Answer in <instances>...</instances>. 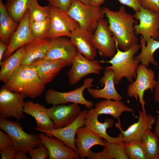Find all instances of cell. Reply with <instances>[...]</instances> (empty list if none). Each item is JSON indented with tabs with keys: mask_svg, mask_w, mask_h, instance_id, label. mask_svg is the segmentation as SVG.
Segmentation results:
<instances>
[{
	"mask_svg": "<svg viewBox=\"0 0 159 159\" xmlns=\"http://www.w3.org/2000/svg\"><path fill=\"white\" fill-rule=\"evenodd\" d=\"M102 11L107 19L109 27L119 48L125 51L138 44L139 40L135 32L134 25L138 21L133 15L127 13L124 6L117 11L103 7Z\"/></svg>",
	"mask_w": 159,
	"mask_h": 159,
	"instance_id": "6da1fadb",
	"label": "cell"
},
{
	"mask_svg": "<svg viewBox=\"0 0 159 159\" xmlns=\"http://www.w3.org/2000/svg\"><path fill=\"white\" fill-rule=\"evenodd\" d=\"M45 86L36 69L31 64L21 65L4 86L11 92L34 99L42 94Z\"/></svg>",
	"mask_w": 159,
	"mask_h": 159,
	"instance_id": "7a4b0ae2",
	"label": "cell"
},
{
	"mask_svg": "<svg viewBox=\"0 0 159 159\" xmlns=\"http://www.w3.org/2000/svg\"><path fill=\"white\" fill-rule=\"evenodd\" d=\"M117 52L114 56L108 61L101 60L100 63H108L111 66L107 67L112 71L114 74V82L118 85L122 79L125 77L130 83L136 77V70L140 63V61L135 59L134 55L141 48L140 45L136 44L125 51L120 50L115 41Z\"/></svg>",
	"mask_w": 159,
	"mask_h": 159,
	"instance_id": "3957f363",
	"label": "cell"
},
{
	"mask_svg": "<svg viewBox=\"0 0 159 159\" xmlns=\"http://www.w3.org/2000/svg\"><path fill=\"white\" fill-rule=\"evenodd\" d=\"M0 128L10 136L17 151L26 153L37 148L42 143L39 135L26 133L18 121H12L0 117Z\"/></svg>",
	"mask_w": 159,
	"mask_h": 159,
	"instance_id": "277c9868",
	"label": "cell"
},
{
	"mask_svg": "<svg viewBox=\"0 0 159 159\" xmlns=\"http://www.w3.org/2000/svg\"><path fill=\"white\" fill-rule=\"evenodd\" d=\"M67 14L76 21L80 27L93 33L99 21L104 18L102 8L85 5L79 0H72Z\"/></svg>",
	"mask_w": 159,
	"mask_h": 159,
	"instance_id": "5b68a950",
	"label": "cell"
},
{
	"mask_svg": "<svg viewBox=\"0 0 159 159\" xmlns=\"http://www.w3.org/2000/svg\"><path fill=\"white\" fill-rule=\"evenodd\" d=\"M94 79L88 78L84 80L82 85L72 90L67 92H60L52 89H49L45 93L44 99L48 104L56 105L66 104L69 102L85 105L87 109L93 107L94 104L86 100L83 95L84 91L93 87Z\"/></svg>",
	"mask_w": 159,
	"mask_h": 159,
	"instance_id": "8992f818",
	"label": "cell"
},
{
	"mask_svg": "<svg viewBox=\"0 0 159 159\" xmlns=\"http://www.w3.org/2000/svg\"><path fill=\"white\" fill-rule=\"evenodd\" d=\"M136 72L137 76L135 80L130 83L127 87V94L130 97L138 96L142 110L145 112L144 93L146 90H150L153 92L154 89L156 82L155 80V72L140 64L139 65Z\"/></svg>",
	"mask_w": 159,
	"mask_h": 159,
	"instance_id": "52a82bcc",
	"label": "cell"
},
{
	"mask_svg": "<svg viewBox=\"0 0 159 159\" xmlns=\"http://www.w3.org/2000/svg\"><path fill=\"white\" fill-rule=\"evenodd\" d=\"M112 34L108 20L102 19L99 21L91 40L93 47L101 55L111 58L117 52L115 38Z\"/></svg>",
	"mask_w": 159,
	"mask_h": 159,
	"instance_id": "ba28073f",
	"label": "cell"
},
{
	"mask_svg": "<svg viewBox=\"0 0 159 159\" xmlns=\"http://www.w3.org/2000/svg\"><path fill=\"white\" fill-rule=\"evenodd\" d=\"M25 97L22 93L11 92L2 86L0 90V117H12L19 121L24 119Z\"/></svg>",
	"mask_w": 159,
	"mask_h": 159,
	"instance_id": "9c48e42d",
	"label": "cell"
},
{
	"mask_svg": "<svg viewBox=\"0 0 159 159\" xmlns=\"http://www.w3.org/2000/svg\"><path fill=\"white\" fill-rule=\"evenodd\" d=\"M133 16L139 21V24L134 26L136 34H140L145 42L151 38L159 40V13L141 7Z\"/></svg>",
	"mask_w": 159,
	"mask_h": 159,
	"instance_id": "30bf717a",
	"label": "cell"
},
{
	"mask_svg": "<svg viewBox=\"0 0 159 159\" xmlns=\"http://www.w3.org/2000/svg\"><path fill=\"white\" fill-rule=\"evenodd\" d=\"M78 51L70 38L61 36L51 39L46 55L43 59L65 61L71 66Z\"/></svg>",
	"mask_w": 159,
	"mask_h": 159,
	"instance_id": "8fae6325",
	"label": "cell"
},
{
	"mask_svg": "<svg viewBox=\"0 0 159 159\" xmlns=\"http://www.w3.org/2000/svg\"><path fill=\"white\" fill-rule=\"evenodd\" d=\"M49 6L50 26L48 39H52L61 36L69 38L72 32L79 26L78 24L63 12L48 4Z\"/></svg>",
	"mask_w": 159,
	"mask_h": 159,
	"instance_id": "7c38bea8",
	"label": "cell"
},
{
	"mask_svg": "<svg viewBox=\"0 0 159 159\" xmlns=\"http://www.w3.org/2000/svg\"><path fill=\"white\" fill-rule=\"evenodd\" d=\"M138 112V121L130 125L125 130H123L121 127L120 118L115 123L116 127L119 129L123 136L124 143L141 141L147 132L152 129L156 122L155 118L146 112L139 110Z\"/></svg>",
	"mask_w": 159,
	"mask_h": 159,
	"instance_id": "4fadbf2b",
	"label": "cell"
},
{
	"mask_svg": "<svg viewBox=\"0 0 159 159\" xmlns=\"http://www.w3.org/2000/svg\"><path fill=\"white\" fill-rule=\"evenodd\" d=\"M99 63L97 61L87 59L78 52L67 72L69 83L74 85L89 74H99L103 69Z\"/></svg>",
	"mask_w": 159,
	"mask_h": 159,
	"instance_id": "5bb4252c",
	"label": "cell"
},
{
	"mask_svg": "<svg viewBox=\"0 0 159 159\" xmlns=\"http://www.w3.org/2000/svg\"><path fill=\"white\" fill-rule=\"evenodd\" d=\"M87 111H81L77 118L72 123L63 127L50 130H42L49 137H54L62 141L67 146L77 152V149L74 142L75 137L78 130L85 125V121ZM78 153V152H77Z\"/></svg>",
	"mask_w": 159,
	"mask_h": 159,
	"instance_id": "9a60e30c",
	"label": "cell"
},
{
	"mask_svg": "<svg viewBox=\"0 0 159 159\" xmlns=\"http://www.w3.org/2000/svg\"><path fill=\"white\" fill-rule=\"evenodd\" d=\"M98 116L94 108H92L87 111L85 121V126L92 132L110 143L118 144L123 142V137L121 133L119 134L117 137H113L107 133V129L113 127V120L107 118L104 122H100L98 119Z\"/></svg>",
	"mask_w": 159,
	"mask_h": 159,
	"instance_id": "2e32d148",
	"label": "cell"
},
{
	"mask_svg": "<svg viewBox=\"0 0 159 159\" xmlns=\"http://www.w3.org/2000/svg\"><path fill=\"white\" fill-rule=\"evenodd\" d=\"M81 112L79 104L73 103L69 105H53L47 108V113L56 129L71 124L78 117Z\"/></svg>",
	"mask_w": 159,
	"mask_h": 159,
	"instance_id": "e0dca14e",
	"label": "cell"
},
{
	"mask_svg": "<svg viewBox=\"0 0 159 159\" xmlns=\"http://www.w3.org/2000/svg\"><path fill=\"white\" fill-rule=\"evenodd\" d=\"M29 9L19 23L18 26L12 35L3 59L8 57L15 51L34 40L31 31L29 21Z\"/></svg>",
	"mask_w": 159,
	"mask_h": 159,
	"instance_id": "ac0fdd59",
	"label": "cell"
},
{
	"mask_svg": "<svg viewBox=\"0 0 159 159\" xmlns=\"http://www.w3.org/2000/svg\"><path fill=\"white\" fill-rule=\"evenodd\" d=\"M42 143L47 148L49 159L79 158L77 152L67 146L61 140L53 137H50L43 133L39 134Z\"/></svg>",
	"mask_w": 159,
	"mask_h": 159,
	"instance_id": "d6986e66",
	"label": "cell"
},
{
	"mask_svg": "<svg viewBox=\"0 0 159 159\" xmlns=\"http://www.w3.org/2000/svg\"><path fill=\"white\" fill-rule=\"evenodd\" d=\"M100 83L104 85L102 89L90 87L87 91L90 95L95 98H102L106 100H122V97L116 90L114 82V74L107 67L105 68L103 75L99 80Z\"/></svg>",
	"mask_w": 159,
	"mask_h": 159,
	"instance_id": "ffe728a7",
	"label": "cell"
},
{
	"mask_svg": "<svg viewBox=\"0 0 159 159\" xmlns=\"http://www.w3.org/2000/svg\"><path fill=\"white\" fill-rule=\"evenodd\" d=\"M76 134L74 142L81 159L88 158L90 149L94 146L99 145L105 147L106 146L102 137L92 132L85 126L80 127Z\"/></svg>",
	"mask_w": 159,
	"mask_h": 159,
	"instance_id": "44dd1931",
	"label": "cell"
},
{
	"mask_svg": "<svg viewBox=\"0 0 159 159\" xmlns=\"http://www.w3.org/2000/svg\"><path fill=\"white\" fill-rule=\"evenodd\" d=\"M93 34L79 26L72 32L69 38L78 52L90 60H94L97 55L91 42Z\"/></svg>",
	"mask_w": 159,
	"mask_h": 159,
	"instance_id": "7402d4cb",
	"label": "cell"
},
{
	"mask_svg": "<svg viewBox=\"0 0 159 159\" xmlns=\"http://www.w3.org/2000/svg\"><path fill=\"white\" fill-rule=\"evenodd\" d=\"M23 112L33 117L36 122V127L34 129L40 131L55 129L53 121L47 112V108L44 106L30 101L25 102Z\"/></svg>",
	"mask_w": 159,
	"mask_h": 159,
	"instance_id": "603a6c76",
	"label": "cell"
},
{
	"mask_svg": "<svg viewBox=\"0 0 159 159\" xmlns=\"http://www.w3.org/2000/svg\"><path fill=\"white\" fill-rule=\"evenodd\" d=\"M51 40L49 39H36L24 45V54L21 65H31L37 61L43 59Z\"/></svg>",
	"mask_w": 159,
	"mask_h": 159,
	"instance_id": "cb8c5ba5",
	"label": "cell"
},
{
	"mask_svg": "<svg viewBox=\"0 0 159 159\" xmlns=\"http://www.w3.org/2000/svg\"><path fill=\"white\" fill-rule=\"evenodd\" d=\"M32 65L45 85L52 81L62 69L67 66L63 61L44 59L37 61Z\"/></svg>",
	"mask_w": 159,
	"mask_h": 159,
	"instance_id": "d4e9b609",
	"label": "cell"
},
{
	"mask_svg": "<svg viewBox=\"0 0 159 159\" xmlns=\"http://www.w3.org/2000/svg\"><path fill=\"white\" fill-rule=\"evenodd\" d=\"M24 54V46L0 63V80L4 84L10 78L21 65Z\"/></svg>",
	"mask_w": 159,
	"mask_h": 159,
	"instance_id": "484cf974",
	"label": "cell"
},
{
	"mask_svg": "<svg viewBox=\"0 0 159 159\" xmlns=\"http://www.w3.org/2000/svg\"><path fill=\"white\" fill-rule=\"evenodd\" d=\"M99 115L101 114L109 115L116 119L120 118L124 112H132L133 110L125 105L122 100H103L96 103L94 108Z\"/></svg>",
	"mask_w": 159,
	"mask_h": 159,
	"instance_id": "4316f807",
	"label": "cell"
},
{
	"mask_svg": "<svg viewBox=\"0 0 159 159\" xmlns=\"http://www.w3.org/2000/svg\"><path fill=\"white\" fill-rule=\"evenodd\" d=\"M140 42L141 50L139 54L134 56V58L140 61L141 64L147 67H149L150 63L154 66H158V63L155 59L153 55L154 52L159 49V40L151 38L145 42L141 35Z\"/></svg>",
	"mask_w": 159,
	"mask_h": 159,
	"instance_id": "83f0119b",
	"label": "cell"
},
{
	"mask_svg": "<svg viewBox=\"0 0 159 159\" xmlns=\"http://www.w3.org/2000/svg\"><path fill=\"white\" fill-rule=\"evenodd\" d=\"M103 140L106 146L101 152L95 153L90 150L88 158L89 159H129L124 149V142L118 144L109 143L105 139Z\"/></svg>",
	"mask_w": 159,
	"mask_h": 159,
	"instance_id": "f1b7e54d",
	"label": "cell"
},
{
	"mask_svg": "<svg viewBox=\"0 0 159 159\" xmlns=\"http://www.w3.org/2000/svg\"><path fill=\"white\" fill-rule=\"evenodd\" d=\"M18 25L8 13L0 0V39L8 45L10 39Z\"/></svg>",
	"mask_w": 159,
	"mask_h": 159,
	"instance_id": "f546056e",
	"label": "cell"
},
{
	"mask_svg": "<svg viewBox=\"0 0 159 159\" xmlns=\"http://www.w3.org/2000/svg\"><path fill=\"white\" fill-rule=\"evenodd\" d=\"M36 0H7L4 5L9 15L18 24L32 3Z\"/></svg>",
	"mask_w": 159,
	"mask_h": 159,
	"instance_id": "4dcf8cb0",
	"label": "cell"
},
{
	"mask_svg": "<svg viewBox=\"0 0 159 159\" xmlns=\"http://www.w3.org/2000/svg\"><path fill=\"white\" fill-rule=\"evenodd\" d=\"M141 141L148 159H159V139L154 132L149 130Z\"/></svg>",
	"mask_w": 159,
	"mask_h": 159,
	"instance_id": "1f68e13d",
	"label": "cell"
},
{
	"mask_svg": "<svg viewBox=\"0 0 159 159\" xmlns=\"http://www.w3.org/2000/svg\"><path fill=\"white\" fill-rule=\"evenodd\" d=\"M34 1L29 9V21L30 24L42 21L49 17V9L48 5L41 6L38 2Z\"/></svg>",
	"mask_w": 159,
	"mask_h": 159,
	"instance_id": "d6a6232c",
	"label": "cell"
},
{
	"mask_svg": "<svg viewBox=\"0 0 159 159\" xmlns=\"http://www.w3.org/2000/svg\"><path fill=\"white\" fill-rule=\"evenodd\" d=\"M124 149L130 159H148L141 140L124 143Z\"/></svg>",
	"mask_w": 159,
	"mask_h": 159,
	"instance_id": "836d02e7",
	"label": "cell"
},
{
	"mask_svg": "<svg viewBox=\"0 0 159 159\" xmlns=\"http://www.w3.org/2000/svg\"><path fill=\"white\" fill-rule=\"evenodd\" d=\"M50 26V19L49 17L45 19L30 24L32 34L35 39H48Z\"/></svg>",
	"mask_w": 159,
	"mask_h": 159,
	"instance_id": "e575fe53",
	"label": "cell"
},
{
	"mask_svg": "<svg viewBox=\"0 0 159 159\" xmlns=\"http://www.w3.org/2000/svg\"><path fill=\"white\" fill-rule=\"evenodd\" d=\"M31 159H45L49 158L48 150L42 143L37 148L31 150L29 152Z\"/></svg>",
	"mask_w": 159,
	"mask_h": 159,
	"instance_id": "d590c367",
	"label": "cell"
},
{
	"mask_svg": "<svg viewBox=\"0 0 159 159\" xmlns=\"http://www.w3.org/2000/svg\"><path fill=\"white\" fill-rule=\"evenodd\" d=\"M48 4L63 12H67L72 5V0H47Z\"/></svg>",
	"mask_w": 159,
	"mask_h": 159,
	"instance_id": "8d00e7d4",
	"label": "cell"
},
{
	"mask_svg": "<svg viewBox=\"0 0 159 159\" xmlns=\"http://www.w3.org/2000/svg\"><path fill=\"white\" fill-rule=\"evenodd\" d=\"M16 152L13 145L0 148V153L2 159H14Z\"/></svg>",
	"mask_w": 159,
	"mask_h": 159,
	"instance_id": "74e56055",
	"label": "cell"
},
{
	"mask_svg": "<svg viewBox=\"0 0 159 159\" xmlns=\"http://www.w3.org/2000/svg\"><path fill=\"white\" fill-rule=\"evenodd\" d=\"M141 6L144 8L159 13V0H141Z\"/></svg>",
	"mask_w": 159,
	"mask_h": 159,
	"instance_id": "f35d334b",
	"label": "cell"
},
{
	"mask_svg": "<svg viewBox=\"0 0 159 159\" xmlns=\"http://www.w3.org/2000/svg\"><path fill=\"white\" fill-rule=\"evenodd\" d=\"M123 5L133 9L135 11H139L141 8V0H118Z\"/></svg>",
	"mask_w": 159,
	"mask_h": 159,
	"instance_id": "ab89813d",
	"label": "cell"
},
{
	"mask_svg": "<svg viewBox=\"0 0 159 159\" xmlns=\"http://www.w3.org/2000/svg\"><path fill=\"white\" fill-rule=\"evenodd\" d=\"M13 145L12 141L10 136L7 134L0 130V148L9 145Z\"/></svg>",
	"mask_w": 159,
	"mask_h": 159,
	"instance_id": "60d3db41",
	"label": "cell"
},
{
	"mask_svg": "<svg viewBox=\"0 0 159 159\" xmlns=\"http://www.w3.org/2000/svg\"><path fill=\"white\" fill-rule=\"evenodd\" d=\"M158 79L154 88L155 92L154 97L155 102L159 104V72L157 75Z\"/></svg>",
	"mask_w": 159,
	"mask_h": 159,
	"instance_id": "b9f144b4",
	"label": "cell"
},
{
	"mask_svg": "<svg viewBox=\"0 0 159 159\" xmlns=\"http://www.w3.org/2000/svg\"><path fill=\"white\" fill-rule=\"evenodd\" d=\"M8 45L5 42H0V63L2 61L4 55L7 49Z\"/></svg>",
	"mask_w": 159,
	"mask_h": 159,
	"instance_id": "7bdbcfd3",
	"label": "cell"
},
{
	"mask_svg": "<svg viewBox=\"0 0 159 159\" xmlns=\"http://www.w3.org/2000/svg\"><path fill=\"white\" fill-rule=\"evenodd\" d=\"M15 159H30V158L26 155V153L16 151Z\"/></svg>",
	"mask_w": 159,
	"mask_h": 159,
	"instance_id": "ee69618b",
	"label": "cell"
},
{
	"mask_svg": "<svg viewBox=\"0 0 159 159\" xmlns=\"http://www.w3.org/2000/svg\"><path fill=\"white\" fill-rule=\"evenodd\" d=\"M105 0H89V4L96 7H100Z\"/></svg>",
	"mask_w": 159,
	"mask_h": 159,
	"instance_id": "f6af8a7d",
	"label": "cell"
},
{
	"mask_svg": "<svg viewBox=\"0 0 159 159\" xmlns=\"http://www.w3.org/2000/svg\"><path fill=\"white\" fill-rule=\"evenodd\" d=\"M155 122L156 124L154 132L159 139V114L156 117Z\"/></svg>",
	"mask_w": 159,
	"mask_h": 159,
	"instance_id": "bcb514c9",
	"label": "cell"
},
{
	"mask_svg": "<svg viewBox=\"0 0 159 159\" xmlns=\"http://www.w3.org/2000/svg\"><path fill=\"white\" fill-rule=\"evenodd\" d=\"M82 3L85 5L89 4V0H79Z\"/></svg>",
	"mask_w": 159,
	"mask_h": 159,
	"instance_id": "7dc6e473",
	"label": "cell"
},
{
	"mask_svg": "<svg viewBox=\"0 0 159 159\" xmlns=\"http://www.w3.org/2000/svg\"><path fill=\"white\" fill-rule=\"evenodd\" d=\"M157 112L159 114V111L158 110V111H157Z\"/></svg>",
	"mask_w": 159,
	"mask_h": 159,
	"instance_id": "c3c4849f",
	"label": "cell"
}]
</instances>
